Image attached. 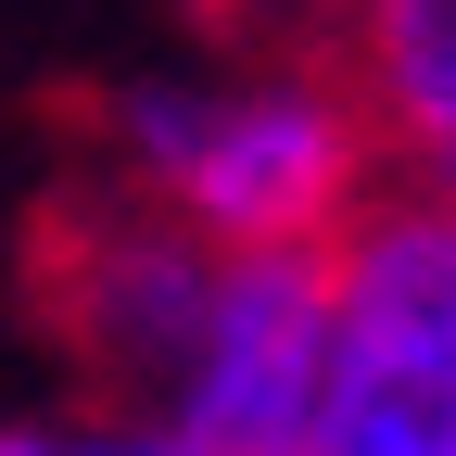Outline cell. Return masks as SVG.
<instances>
[{
  "mask_svg": "<svg viewBox=\"0 0 456 456\" xmlns=\"http://www.w3.org/2000/svg\"><path fill=\"white\" fill-rule=\"evenodd\" d=\"M140 191L203 241H330L368 191V114L317 64L266 77H140L114 102Z\"/></svg>",
  "mask_w": 456,
  "mask_h": 456,
  "instance_id": "1",
  "label": "cell"
},
{
  "mask_svg": "<svg viewBox=\"0 0 456 456\" xmlns=\"http://www.w3.org/2000/svg\"><path fill=\"white\" fill-rule=\"evenodd\" d=\"M305 456H456V203L393 191L330 241V393Z\"/></svg>",
  "mask_w": 456,
  "mask_h": 456,
  "instance_id": "2",
  "label": "cell"
},
{
  "mask_svg": "<svg viewBox=\"0 0 456 456\" xmlns=\"http://www.w3.org/2000/svg\"><path fill=\"white\" fill-rule=\"evenodd\" d=\"M317 393H330V241H228L178 355V431L203 456H305Z\"/></svg>",
  "mask_w": 456,
  "mask_h": 456,
  "instance_id": "3",
  "label": "cell"
},
{
  "mask_svg": "<svg viewBox=\"0 0 456 456\" xmlns=\"http://www.w3.org/2000/svg\"><path fill=\"white\" fill-rule=\"evenodd\" d=\"M203 279H216V241H203V228H178L165 203L102 216V228H89V254H77V330L102 342L114 368L178 380L191 317H203Z\"/></svg>",
  "mask_w": 456,
  "mask_h": 456,
  "instance_id": "4",
  "label": "cell"
},
{
  "mask_svg": "<svg viewBox=\"0 0 456 456\" xmlns=\"http://www.w3.org/2000/svg\"><path fill=\"white\" fill-rule=\"evenodd\" d=\"M342 89L419 191L456 203V0H342Z\"/></svg>",
  "mask_w": 456,
  "mask_h": 456,
  "instance_id": "5",
  "label": "cell"
},
{
  "mask_svg": "<svg viewBox=\"0 0 456 456\" xmlns=\"http://www.w3.org/2000/svg\"><path fill=\"white\" fill-rule=\"evenodd\" d=\"M0 456H203L191 431H0Z\"/></svg>",
  "mask_w": 456,
  "mask_h": 456,
  "instance_id": "6",
  "label": "cell"
},
{
  "mask_svg": "<svg viewBox=\"0 0 456 456\" xmlns=\"http://www.w3.org/2000/svg\"><path fill=\"white\" fill-rule=\"evenodd\" d=\"M228 13H254V26H266V13H317V0H228Z\"/></svg>",
  "mask_w": 456,
  "mask_h": 456,
  "instance_id": "7",
  "label": "cell"
}]
</instances>
